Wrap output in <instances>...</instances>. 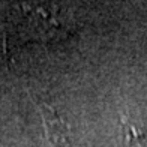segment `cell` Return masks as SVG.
Wrapping results in <instances>:
<instances>
[{
	"label": "cell",
	"mask_w": 147,
	"mask_h": 147,
	"mask_svg": "<svg viewBox=\"0 0 147 147\" xmlns=\"http://www.w3.org/2000/svg\"><path fill=\"white\" fill-rule=\"evenodd\" d=\"M38 107L44 120V129L48 143L53 147H72L69 128L54 107L47 102H38Z\"/></svg>",
	"instance_id": "1"
}]
</instances>
